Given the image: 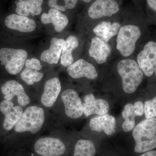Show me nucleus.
I'll list each match as a JSON object with an SVG mask.
<instances>
[{
	"label": "nucleus",
	"instance_id": "obj_10",
	"mask_svg": "<svg viewBox=\"0 0 156 156\" xmlns=\"http://www.w3.org/2000/svg\"><path fill=\"white\" fill-rule=\"evenodd\" d=\"M5 100L12 101L16 97L17 105L25 108L31 104V98L21 84L14 80L6 82L1 87Z\"/></svg>",
	"mask_w": 156,
	"mask_h": 156
},
{
	"label": "nucleus",
	"instance_id": "obj_13",
	"mask_svg": "<svg viewBox=\"0 0 156 156\" xmlns=\"http://www.w3.org/2000/svg\"><path fill=\"white\" fill-rule=\"evenodd\" d=\"M119 10L115 0H96L88 10L90 18L97 19L102 17H111Z\"/></svg>",
	"mask_w": 156,
	"mask_h": 156
},
{
	"label": "nucleus",
	"instance_id": "obj_32",
	"mask_svg": "<svg viewBox=\"0 0 156 156\" xmlns=\"http://www.w3.org/2000/svg\"><path fill=\"white\" fill-rule=\"evenodd\" d=\"M84 2L86 3H89V2H91V0H83Z\"/></svg>",
	"mask_w": 156,
	"mask_h": 156
},
{
	"label": "nucleus",
	"instance_id": "obj_23",
	"mask_svg": "<svg viewBox=\"0 0 156 156\" xmlns=\"http://www.w3.org/2000/svg\"><path fill=\"white\" fill-rule=\"evenodd\" d=\"M79 45L77 37L71 35L65 41L61 57V64L64 67H68L73 62V52Z\"/></svg>",
	"mask_w": 156,
	"mask_h": 156
},
{
	"label": "nucleus",
	"instance_id": "obj_9",
	"mask_svg": "<svg viewBox=\"0 0 156 156\" xmlns=\"http://www.w3.org/2000/svg\"><path fill=\"white\" fill-rule=\"evenodd\" d=\"M62 89L61 82L58 77L48 79L45 82L40 96L36 98L38 101L37 103L50 111L56 103Z\"/></svg>",
	"mask_w": 156,
	"mask_h": 156
},
{
	"label": "nucleus",
	"instance_id": "obj_5",
	"mask_svg": "<svg viewBox=\"0 0 156 156\" xmlns=\"http://www.w3.org/2000/svg\"><path fill=\"white\" fill-rule=\"evenodd\" d=\"M58 130H56V134L37 138L34 145L35 152L42 156H62L67 151V146L62 135L58 134Z\"/></svg>",
	"mask_w": 156,
	"mask_h": 156
},
{
	"label": "nucleus",
	"instance_id": "obj_3",
	"mask_svg": "<svg viewBox=\"0 0 156 156\" xmlns=\"http://www.w3.org/2000/svg\"><path fill=\"white\" fill-rule=\"evenodd\" d=\"M134 152L142 154L156 148V118L146 119L132 130Z\"/></svg>",
	"mask_w": 156,
	"mask_h": 156
},
{
	"label": "nucleus",
	"instance_id": "obj_30",
	"mask_svg": "<svg viewBox=\"0 0 156 156\" xmlns=\"http://www.w3.org/2000/svg\"><path fill=\"white\" fill-rule=\"evenodd\" d=\"M148 5L151 9L156 11V0H147Z\"/></svg>",
	"mask_w": 156,
	"mask_h": 156
},
{
	"label": "nucleus",
	"instance_id": "obj_15",
	"mask_svg": "<svg viewBox=\"0 0 156 156\" xmlns=\"http://www.w3.org/2000/svg\"><path fill=\"white\" fill-rule=\"evenodd\" d=\"M67 73L71 78L74 79L86 78L93 80L98 76L94 65L83 59H79L69 66Z\"/></svg>",
	"mask_w": 156,
	"mask_h": 156
},
{
	"label": "nucleus",
	"instance_id": "obj_8",
	"mask_svg": "<svg viewBox=\"0 0 156 156\" xmlns=\"http://www.w3.org/2000/svg\"><path fill=\"white\" fill-rule=\"evenodd\" d=\"M116 128L115 118L112 115L107 114L102 115H96L89 119L82 133L86 134L90 133H98L111 136L115 132Z\"/></svg>",
	"mask_w": 156,
	"mask_h": 156
},
{
	"label": "nucleus",
	"instance_id": "obj_7",
	"mask_svg": "<svg viewBox=\"0 0 156 156\" xmlns=\"http://www.w3.org/2000/svg\"><path fill=\"white\" fill-rule=\"evenodd\" d=\"M27 53L20 49L4 48L0 49V61L7 72L15 75L21 72L27 60Z\"/></svg>",
	"mask_w": 156,
	"mask_h": 156
},
{
	"label": "nucleus",
	"instance_id": "obj_4",
	"mask_svg": "<svg viewBox=\"0 0 156 156\" xmlns=\"http://www.w3.org/2000/svg\"><path fill=\"white\" fill-rule=\"evenodd\" d=\"M117 71L122 80L123 92L132 95L136 92L142 83L144 73L135 60L125 59L118 63Z\"/></svg>",
	"mask_w": 156,
	"mask_h": 156
},
{
	"label": "nucleus",
	"instance_id": "obj_33",
	"mask_svg": "<svg viewBox=\"0 0 156 156\" xmlns=\"http://www.w3.org/2000/svg\"></svg>",
	"mask_w": 156,
	"mask_h": 156
},
{
	"label": "nucleus",
	"instance_id": "obj_25",
	"mask_svg": "<svg viewBox=\"0 0 156 156\" xmlns=\"http://www.w3.org/2000/svg\"><path fill=\"white\" fill-rule=\"evenodd\" d=\"M44 76L43 73L27 67H25L20 75L21 80L28 86H32L35 83H38Z\"/></svg>",
	"mask_w": 156,
	"mask_h": 156
},
{
	"label": "nucleus",
	"instance_id": "obj_17",
	"mask_svg": "<svg viewBox=\"0 0 156 156\" xmlns=\"http://www.w3.org/2000/svg\"><path fill=\"white\" fill-rule=\"evenodd\" d=\"M111 50L108 42L97 37L92 39L89 49V56L94 58L98 64H103L106 62Z\"/></svg>",
	"mask_w": 156,
	"mask_h": 156
},
{
	"label": "nucleus",
	"instance_id": "obj_20",
	"mask_svg": "<svg viewBox=\"0 0 156 156\" xmlns=\"http://www.w3.org/2000/svg\"><path fill=\"white\" fill-rule=\"evenodd\" d=\"M65 40L53 37L50 41L49 49L42 52L41 56L42 61L50 64H57L61 55Z\"/></svg>",
	"mask_w": 156,
	"mask_h": 156
},
{
	"label": "nucleus",
	"instance_id": "obj_2",
	"mask_svg": "<svg viewBox=\"0 0 156 156\" xmlns=\"http://www.w3.org/2000/svg\"><path fill=\"white\" fill-rule=\"evenodd\" d=\"M53 128L49 110L37 103L31 104L23 109L13 129L23 137H32Z\"/></svg>",
	"mask_w": 156,
	"mask_h": 156
},
{
	"label": "nucleus",
	"instance_id": "obj_29",
	"mask_svg": "<svg viewBox=\"0 0 156 156\" xmlns=\"http://www.w3.org/2000/svg\"><path fill=\"white\" fill-rule=\"evenodd\" d=\"M134 114L136 116H141L144 114V105L140 101H136L133 105Z\"/></svg>",
	"mask_w": 156,
	"mask_h": 156
},
{
	"label": "nucleus",
	"instance_id": "obj_16",
	"mask_svg": "<svg viewBox=\"0 0 156 156\" xmlns=\"http://www.w3.org/2000/svg\"><path fill=\"white\" fill-rule=\"evenodd\" d=\"M5 23L8 28L20 32H31L36 27V23L34 20L17 14H11L7 16Z\"/></svg>",
	"mask_w": 156,
	"mask_h": 156
},
{
	"label": "nucleus",
	"instance_id": "obj_28",
	"mask_svg": "<svg viewBox=\"0 0 156 156\" xmlns=\"http://www.w3.org/2000/svg\"><path fill=\"white\" fill-rule=\"evenodd\" d=\"M25 66V67L37 71L41 70L42 69V66L41 62L38 59L36 58L27 59L26 61Z\"/></svg>",
	"mask_w": 156,
	"mask_h": 156
},
{
	"label": "nucleus",
	"instance_id": "obj_27",
	"mask_svg": "<svg viewBox=\"0 0 156 156\" xmlns=\"http://www.w3.org/2000/svg\"><path fill=\"white\" fill-rule=\"evenodd\" d=\"M144 114L146 119L156 118V96L152 99L145 101Z\"/></svg>",
	"mask_w": 156,
	"mask_h": 156
},
{
	"label": "nucleus",
	"instance_id": "obj_11",
	"mask_svg": "<svg viewBox=\"0 0 156 156\" xmlns=\"http://www.w3.org/2000/svg\"><path fill=\"white\" fill-rule=\"evenodd\" d=\"M137 63L143 73L150 77L154 73L156 76V43L149 41L137 56Z\"/></svg>",
	"mask_w": 156,
	"mask_h": 156
},
{
	"label": "nucleus",
	"instance_id": "obj_12",
	"mask_svg": "<svg viewBox=\"0 0 156 156\" xmlns=\"http://www.w3.org/2000/svg\"><path fill=\"white\" fill-rule=\"evenodd\" d=\"M83 108L85 117L92 115H102L108 113L110 105L108 101L101 98H96L94 94L89 93L83 98Z\"/></svg>",
	"mask_w": 156,
	"mask_h": 156
},
{
	"label": "nucleus",
	"instance_id": "obj_22",
	"mask_svg": "<svg viewBox=\"0 0 156 156\" xmlns=\"http://www.w3.org/2000/svg\"><path fill=\"white\" fill-rule=\"evenodd\" d=\"M121 27L118 22L112 23L110 22H103L98 24L93 29V31L97 37L107 42L118 34Z\"/></svg>",
	"mask_w": 156,
	"mask_h": 156
},
{
	"label": "nucleus",
	"instance_id": "obj_6",
	"mask_svg": "<svg viewBox=\"0 0 156 156\" xmlns=\"http://www.w3.org/2000/svg\"><path fill=\"white\" fill-rule=\"evenodd\" d=\"M139 27L126 25L120 27L117 38V49L123 56L128 57L134 53L136 43L141 36Z\"/></svg>",
	"mask_w": 156,
	"mask_h": 156
},
{
	"label": "nucleus",
	"instance_id": "obj_14",
	"mask_svg": "<svg viewBox=\"0 0 156 156\" xmlns=\"http://www.w3.org/2000/svg\"><path fill=\"white\" fill-rule=\"evenodd\" d=\"M23 109L19 105H14L11 100H4L0 103V112L5 116L3 127L5 130L10 131L13 129L22 115Z\"/></svg>",
	"mask_w": 156,
	"mask_h": 156
},
{
	"label": "nucleus",
	"instance_id": "obj_19",
	"mask_svg": "<svg viewBox=\"0 0 156 156\" xmlns=\"http://www.w3.org/2000/svg\"><path fill=\"white\" fill-rule=\"evenodd\" d=\"M41 20L44 24L52 23L57 32L62 31L69 23L67 16L54 8L50 9L48 13H44L42 14Z\"/></svg>",
	"mask_w": 156,
	"mask_h": 156
},
{
	"label": "nucleus",
	"instance_id": "obj_1",
	"mask_svg": "<svg viewBox=\"0 0 156 156\" xmlns=\"http://www.w3.org/2000/svg\"><path fill=\"white\" fill-rule=\"evenodd\" d=\"M50 111L54 128L76 122L85 116L82 99L78 92L72 88L62 89L56 103Z\"/></svg>",
	"mask_w": 156,
	"mask_h": 156
},
{
	"label": "nucleus",
	"instance_id": "obj_26",
	"mask_svg": "<svg viewBox=\"0 0 156 156\" xmlns=\"http://www.w3.org/2000/svg\"><path fill=\"white\" fill-rule=\"evenodd\" d=\"M78 0H49L48 4L50 7L61 11L67 9H72L76 5Z\"/></svg>",
	"mask_w": 156,
	"mask_h": 156
},
{
	"label": "nucleus",
	"instance_id": "obj_18",
	"mask_svg": "<svg viewBox=\"0 0 156 156\" xmlns=\"http://www.w3.org/2000/svg\"><path fill=\"white\" fill-rule=\"evenodd\" d=\"M98 151V145L94 139L83 133L75 143L73 156H95Z\"/></svg>",
	"mask_w": 156,
	"mask_h": 156
},
{
	"label": "nucleus",
	"instance_id": "obj_24",
	"mask_svg": "<svg viewBox=\"0 0 156 156\" xmlns=\"http://www.w3.org/2000/svg\"><path fill=\"white\" fill-rule=\"evenodd\" d=\"M124 120L122 128L124 132H128L132 131L135 126V116L133 105L128 103L125 105L122 112Z\"/></svg>",
	"mask_w": 156,
	"mask_h": 156
},
{
	"label": "nucleus",
	"instance_id": "obj_31",
	"mask_svg": "<svg viewBox=\"0 0 156 156\" xmlns=\"http://www.w3.org/2000/svg\"><path fill=\"white\" fill-rule=\"evenodd\" d=\"M139 156H156V150H152L147 151L143 153Z\"/></svg>",
	"mask_w": 156,
	"mask_h": 156
},
{
	"label": "nucleus",
	"instance_id": "obj_21",
	"mask_svg": "<svg viewBox=\"0 0 156 156\" xmlns=\"http://www.w3.org/2000/svg\"><path fill=\"white\" fill-rule=\"evenodd\" d=\"M43 0H23L16 2V12L21 16H29L30 14L39 15L41 12Z\"/></svg>",
	"mask_w": 156,
	"mask_h": 156
}]
</instances>
